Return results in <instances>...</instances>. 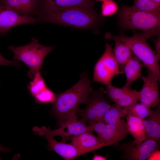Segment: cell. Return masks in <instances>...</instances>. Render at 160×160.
<instances>
[{
  "label": "cell",
  "mask_w": 160,
  "mask_h": 160,
  "mask_svg": "<svg viewBox=\"0 0 160 160\" xmlns=\"http://www.w3.org/2000/svg\"><path fill=\"white\" fill-rule=\"evenodd\" d=\"M93 90L86 71L80 75L79 81L66 91L56 94L51 113L58 124L69 115L78 113L81 103H85Z\"/></svg>",
  "instance_id": "cell-1"
},
{
  "label": "cell",
  "mask_w": 160,
  "mask_h": 160,
  "mask_svg": "<svg viewBox=\"0 0 160 160\" xmlns=\"http://www.w3.org/2000/svg\"><path fill=\"white\" fill-rule=\"evenodd\" d=\"M36 23H52L75 28L92 29L98 19L93 8L74 7L37 15Z\"/></svg>",
  "instance_id": "cell-2"
},
{
  "label": "cell",
  "mask_w": 160,
  "mask_h": 160,
  "mask_svg": "<svg viewBox=\"0 0 160 160\" xmlns=\"http://www.w3.org/2000/svg\"><path fill=\"white\" fill-rule=\"evenodd\" d=\"M120 18L125 27L141 30L146 39L159 35L160 12H146L126 6L122 9Z\"/></svg>",
  "instance_id": "cell-3"
},
{
  "label": "cell",
  "mask_w": 160,
  "mask_h": 160,
  "mask_svg": "<svg viewBox=\"0 0 160 160\" xmlns=\"http://www.w3.org/2000/svg\"><path fill=\"white\" fill-rule=\"evenodd\" d=\"M54 48L53 46H46L41 44L35 37L32 38L31 42L26 45L8 47L14 54L13 60L22 61L28 67V76L31 79L34 74L42 69L45 57Z\"/></svg>",
  "instance_id": "cell-4"
},
{
  "label": "cell",
  "mask_w": 160,
  "mask_h": 160,
  "mask_svg": "<svg viewBox=\"0 0 160 160\" xmlns=\"http://www.w3.org/2000/svg\"><path fill=\"white\" fill-rule=\"evenodd\" d=\"M112 36L126 44L134 55L142 62L144 67H147L156 76L160 82L159 60L155 51L147 43L143 34L135 33L130 37Z\"/></svg>",
  "instance_id": "cell-5"
},
{
  "label": "cell",
  "mask_w": 160,
  "mask_h": 160,
  "mask_svg": "<svg viewBox=\"0 0 160 160\" xmlns=\"http://www.w3.org/2000/svg\"><path fill=\"white\" fill-rule=\"evenodd\" d=\"M76 114L73 113L69 115L58 124L60 127L56 129L52 130L50 127L47 128L44 126L41 127L35 126L32 128L33 131L44 132L53 137L60 136L63 142L72 137L91 132L89 126L86 125V122L81 119H78Z\"/></svg>",
  "instance_id": "cell-6"
},
{
  "label": "cell",
  "mask_w": 160,
  "mask_h": 160,
  "mask_svg": "<svg viewBox=\"0 0 160 160\" xmlns=\"http://www.w3.org/2000/svg\"><path fill=\"white\" fill-rule=\"evenodd\" d=\"M105 90L102 87L93 91L92 96L88 98L84 103L86 105L85 108L79 110L78 113L81 117V119L85 122H104L105 113L113 106L105 98Z\"/></svg>",
  "instance_id": "cell-7"
},
{
  "label": "cell",
  "mask_w": 160,
  "mask_h": 160,
  "mask_svg": "<svg viewBox=\"0 0 160 160\" xmlns=\"http://www.w3.org/2000/svg\"><path fill=\"white\" fill-rule=\"evenodd\" d=\"M105 51L95 64L93 80L105 85L111 83L116 75L120 74L111 45L105 42Z\"/></svg>",
  "instance_id": "cell-8"
},
{
  "label": "cell",
  "mask_w": 160,
  "mask_h": 160,
  "mask_svg": "<svg viewBox=\"0 0 160 160\" xmlns=\"http://www.w3.org/2000/svg\"><path fill=\"white\" fill-rule=\"evenodd\" d=\"M159 144L152 140H145L140 145L133 141L122 143L120 147L124 150L121 159L128 160H145L153 151L159 149Z\"/></svg>",
  "instance_id": "cell-9"
},
{
  "label": "cell",
  "mask_w": 160,
  "mask_h": 160,
  "mask_svg": "<svg viewBox=\"0 0 160 160\" xmlns=\"http://www.w3.org/2000/svg\"><path fill=\"white\" fill-rule=\"evenodd\" d=\"M90 131L95 132L103 142H108L122 140L128 134L125 124L112 125L103 122L92 121L88 123Z\"/></svg>",
  "instance_id": "cell-10"
},
{
  "label": "cell",
  "mask_w": 160,
  "mask_h": 160,
  "mask_svg": "<svg viewBox=\"0 0 160 160\" xmlns=\"http://www.w3.org/2000/svg\"><path fill=\"white\" fill-rule=\"evenodd\" d=\"M37 19L31 16L20 15L16 11L0 5V36L6 34L12 28L24 24L34 25Z\"/></svg>",
  "instance_id": "cell-11"
},
{
  "label": "cell",
  "mask_w": 160,
  "mask_h": 160,
  "mask_svg": "<svg viewBox=\"0 0 160 160\" xmlns=\"http://www.w3.org/2000/svg\"><path fill=\"white\" fill-rule=\"evenodd\" d=\"M146 76H142L144 84L140 91V101L146 106L153 108L159 104V82L156 76L148 69Z\"/></svg>",
  "instance_id": "cell-12"
},
{
  "label": "cell",
  "mask_w": 160,
  "mask_h": 160,
  "mask_svg": "<svg viewBox=\"0 0 160 160\" xmlns=\"http://www.w3.org/2000/svg\"><path fill=\"white\" fill-rule=\"evenodd\" d=\"M71 143L77 148L81 155L97 150L103 147L116 144L121 141L118 140L108 142L102 141L91 132H85L70 138Z\"/></svg>",
  "instance_id": "cell-13"
},
{
  "label": "cell",
  "mask_w": 160,
  "mask_h": 160,
  "mask_svg": "<svg viewBox=\"0 0 160 160\" xmlns=\"http://www.w3.org/2000/svg\"><path fill=\"white\" fill-rule=\"evenodd\" d=\"M92 0H39L36 15L74 7L93 8Z\"/></svg>",
  "instance_id": "cell-14"
},
{
  "label": "cell",
  "mask_w": 160,
  "mask_h": 160,
  "mask_svg": "<svg viewBox=\"0 0 160 160\" xmlns=\"http://www.w3.org/2000/svg\"><path fill=\"white\" fill-rule=\"evenodd\" d=\"M33 132L36 135L44 137L48 142L47 148L49 151H55L65 160H73L81 155L77 148L71 143L67 144L58 142L53 137L44 132L37 131Z\"/></svg>",
  "instance_id": "cell-15"
},
{
  "label": "cell",
  "mask_w": 160,
  "mask_h": 160,
  "mask_svg": "<svg viewBox=\"0 0 160 160\" xmlns=\"http://www.w3.org/2000/svg\"><path fill=\"white\" fill-rule=\"evenodd\" d=\"M39 0H0V5L25 16L36 14Z\"/></svg>",
  "instance_id": "cell-16"
},
{
  "label": "cell",
  "mask_w": 160,
  "mask_h": 160,
  "mask_svg": "<svg viewBox=\"0 0 160 160\" xmlns=\"http://www.w3.org/2000/svg\"><path fill=\"white\" fill-rule=\"evenodd\" d=\"M125 117L126 119L127 131L134 138L133 142L137 145L141 144L145 140L147 134L143 119L129 114H127Z\"/></svg>",
  "instance_id": "cell-17"
},
{
  "label": "cell",
  "mask_w": 160,
  "mask_h": 160,
  "mask_svg": "<svg viewBox=\"0 0 160 160\" xmlns=\"http://www.w3.org/2000/svg\"><path fill=\"white\" fill-rule=\"evenodd\" d=\"M105 37L115 41V46L113 51L117 63L120 74L124 73V66L132 55L131 51L126 44L113 38L110 33H107Z\"/></svg>",
  "instance_id": "cell-18"
},
{
  "label": "cell",
  "mask_w": 160,
  "mask_h": 160,
  "mask_svg": "<svg viewBox=\"0 0 160 160\" xmlns=\"http://www.w3.org/2000/svg\"><path fill=\"white\" fill-rule=\"evenodd\" d=\"M156 107L153 115L143 119V123L147 132L145 140H152L159 143L160 142V104Z\"/></svg>",
  "instance_id": "cell-19"
},
{
  "label": "cell",
  "mask_w": 160,
  "mask_h": 160,
  "mask_svg": "<svg viewBox=\"0 0 160 160\" xmlns=\"http://www.w3.org/2000/svg\"><path fill=\"white\" fill-rule=\"evenodd\" d=\"M144 67L140 60L135 55H132L124 66V73L126 75V83L124 87L130 88L134 82L141 78V70Z\"/></svg>",
  "instance_id": "cell-20"
},
{
  "label": "cell",
  "mask_w": 160,
  "mask_h": 160,
  "mask_svg": "<svg viewBox=\"0 0 160 160\" xmlns=\"http://www.w3.org/2000/svg\"><path fill=\"white\" fill-rule=\"evenodd\" d=\"M127 114V110L126 108H122L113 106L105 113L104 122L112 125L126 124L124 118Z\"/></svg>",
  "instance_id": "cell-21"
},
{
  "label": "cell",
  "mask_w": 160,
  "mask_h": 160,
  "mask_svg": "<svg viewBox=\"0 0 160 160\" xmlns=\"http://www.w3.org/2000/svg\"><path fill=\"white\" fill-rule=\"evenodd\" d=\"M140 101V91L129 88L114 106L122 108L133 105Z\"/></svg>",
  "instance_id": "cell-22"
},
{
  "label": "cell",
  "mask_w": 160,
  "mask_h": 160,
  "mask_svg": "<svg viewBox=\"0 0 160 160\" xmlns=\"http://www.w3.org/2000/svg\"><path fill=\"white\" fill-rule=\"evenodd\" d=\"M127 110V114L142 119H144L152 115L154 111L142 103H136L124 107Z\"/></svg>",
  "instance_id": "cell-23"
},
{
  "label": "cell",
  "mask_w": 160,
  "mask_h": 160,
  "mask_svg": "<svg viewBox=\"0 0 160 160\" xmlns=\"http://www.w3.org/2000/svg\"><path fill=\"white\" fill-rule=\"evenodd\" d=\"M32 79L28 85V88L30 95L33 97L47 86L44 79L39 71L34 74Z\"/></svg>",
  "instance_id": "cell-24"
},
{
  "label": "cell",
  "mask_w": 160,
  "mask_h": 160,
  "mask_svg": "<svg viewBox=\"0 0 160 160\" xmlns=\"http://www.w3.org/2000/svg\"><path fill=\"white\" fill-rule=\"evenodd\" d=\"M134 8L142 11L151 12H160V4L152 0H135L132 6Z\"/></svg>",
  "instance_id": "cell-25"
},
{
  "label": "cell",
  "mask_w": 160,
  "mask_h": 160,
  "mask_svg": "<svg viewBox=\"0 0 160 160\" xmlns=\"http://www.w3.org/2000/svg\"><path fill=\"white\" fill-rule=\"evenodd\" d=\"M56 94L47 87L33 97L36 103L47 104L53 103L55 100Z\"/></svg>",
  "instance_id": "cell-26"
},
{
  "label": "cell",
  "mask_w": 160,
  "mask_h": 160,
  "mask_svg": "<svg viewBox=\"0 0 160 160\" xmlns=\"http://www.w3.org/2000/svg\"><path fill=\"white\" fill-rule=\"evenodd\" d=\"M105 94H106L107 96L110 100V101L113 102L115 104L121 98L124 93L129 88L124 87L118 88L112 85L111 83L106 85Z\"/></svg>",
  "instance_id": "cell-27"
},
{
  "label": "cell",
  "mask_w": 160,
  "mask_h": 160,
  "mask_svg": "<svg viewBox=\"0 0 160 160\" xmlns=\"http://www.w3.org/2000/svg\"><path fill=\"white\" fill-rule=\"evenodd\" d=\"M118 7L116 3L112 0H105L102 5L101 14L103 16H111L117 11Z\"/></svg>",
  "instance_id": "cell-28"
},
{
  "label": "cell",
  "mask_w": 160,
  "mask_h": 160,
  "mask_svg": "<svg viewBox=\"0 0 160 160\" xmlns=\"http://www.w3.org/2000/svg\"><path fill=\"white\" fill-rule=\"evenodd\" d=\"M0 65H13L20 68L22 66V65L18 61L15 60H10L5 59L0 53Z\"/></svg>",
  "instance_id": "cell-29"
},
{
  "label": "cell",
  "mask_w": 160,
  "mask_h": 160,
  "mask_svg": "<svg viewBox=\"0 0 160 160\" xmlns=\"http://www.w3.org/2000/svg\"><path fill=\"white\" fill-rule=\"evenodd\" d=\"M147 159L148 160H160V150L152 152Z\"/></svg>",
  "instance_id": "cell-30"
},
{
  "label": "cell",
  "mask_w": 160,
  "mask_h": 160,
  "mask_svg": "<svg viewBox=\"0 0 160 160\" xmlns=\"http://www.w3.org/2000/svg\"><path fill=\"white\" fill-rule=\"evenodd\" d=\"M155 47L156 49L155 51L157 57L160 60V39L159 37L155 41Z\"/></svg>",
  "instance_id": "cell-31"
},
{
  "label": "cell",
  "mask_w": 160,
  "mask_h": 160,
  "mask_svg": "<svg viewBox=\"0 0 160 160\" xmlns=\"http://www.w3.org/2000/svg\"><path fill=\"white\" fill-rule=\"evenodd\" d=\"M106 156H104L100 155H95L92 159L93 160H106Z\"/></svg>",
  "instance_id": "cell-32"
},
{
  "label": "cell",
  "mask_w": 160,
  "mask_h": 160,
  "mask_svg": "<svg viewBox=\"0 0 160 160\" xmlns=\"http://www.w3.org/2000/svg\"><path fill=\"white\" fill-rule=\"evenodd\" d=\"M10 152H11V150H10V149L3 146L0 143V153Z\"/></svg>",
  "instance_id": "cell-33"
},
{
  "label": "cell",
  "mask_w": 160,
  "mask_h": 160,
  "mask_svg": "<svg viewBox=\"0 0 160 160\" xmlns=\"http://www.w3.org/2000/svg\"><path fill=\"white\" fill-rule=\"evenodd\" d=\"M155 3L160 4V0H152Z\"/></svg>",
  "instance_id": "cell-34"
},
{
  "label": "cell",
  "mask_w": 160,
  "mask_h": 160,
  "mask_svg": "<svg viewBox=\"0 0 160 160\" xmlns=\"http://www.w3.org/2000/svg\"><path fill=\"white\" fill-rule=\"evenodd\" d=\"M97 0V1H103L105 0Z\"/></svg>",
  "instance_id": "cell-35"
},
{
  "label": "cell",
  "mask_w": 160,
  "mask_h": 160,
  "mask_svg": "<svg viewBox=\"0 0 160 160\" xmlns=\"http://www.w3.org/2000/svg\"><path fill=\"white\" fill-rule=\"evenodd\" d=\"M0 85H1V84H0Z\"/></svg>",
  "instance_id": "cell-36"
}]
</instances>
